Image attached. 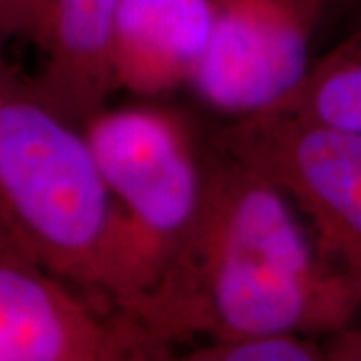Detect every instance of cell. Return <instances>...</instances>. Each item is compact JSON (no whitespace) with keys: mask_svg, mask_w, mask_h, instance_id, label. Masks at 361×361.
<instances>
[{"mask_svg":"<svg viewBox=\"0 0 361 361\" xmlns=\"http://www.w3.org/2000/svg\"><path fill=\"white\" fill-rule=\"evenodd\" d=\"M185 361H322L323 343L301 334H251L207 339L193 348Z\"/></svg>","mask_w":361,"mask_h":361,"instance_id":"10","label":"cell"},{"mask_svg":"<svg viewBox=\"0 0 361 361\" xmlns=\"http://www.w3.org/2000/svg\"><path fill=\"white\" fill-rule=\"evenodd\" d=\"M327 361H361V322H351L343 329L323 337Z\"/></svg>","mask_w":361,"mask_h":361,"instance_id":"12","label":"cell"},{"mask_svg":"<svg viewBox=\"0 0 361 361\" xmlns=\"http://www.w3.org/2000/svg\"><path fill=\"white\" fill-rule=\"evenodd\" d=\"M13 245H14L13 239H11V237L6 235V231H4V229L0 227V251H2V249H8V247H13ZM14 247H16V245H14Z\"/></svg>","mask_w":361,"mask_h":361,"instance_id":"13","label":"cell"},{"mask_svg":"<svg viewBox=\"0 0 361 361\" xmlns=\"http://www.w3.org/2000/svg\"><path fill=\"white\" fill-rule=\"evenodd\" d=\"M121 311L171 353L193 337H327L355 322L361 305L283 189L217 145L205 149L193 227L155 283Z\"/></svg>","mask_w":361,"mask_h":361,"instance_id":"1","label":"cell"},{"mask_svg":"<svg viewBox=\"0 0 361 361\" xmlns=\"http://www.w3.org/2000/svg\"><path fill=\"white\" fill-rule=\"evenodd\" d=\"M327 4L331 0H217L213 35L189 87L233 121L281 106L315 63L311 47Z\"/></svg>","mask_w":361,"mask_h":361,"instance_id":"5","label":"cell"},{"mask_svg":"<svg viewBox=\"0 0 361 361\" xmlns=\"http://www.w3.org/2000/svg\"><path fill=\"white\" fill-rule=\"evenodd\" d=\"M215 16L217 0H121L113 39L116 89L159 97L189 87Z\"/></svg>","mask_w":361,"mask_h":361,"instance_id":"7","label":"cell"},{"mask_svg":"<svg viewBox=\"0 0 361 361\" xmlns=\"http://www.w3.org/2000/svg\"><path fill=\"white\" fill-rule=\"evenodd\" d=\"M104 183L123 213V310L145 293L193 227L205 191V149L191 125L163 106H118L82 125Z\"/></svg>","mask_w":361,"mask_h":361,"instance_id":"3","label":"cell"},{"mask_svg":"<svg viewBox=\"0 0 361 361\" xmlns=\"http://www.w3.org/2000/svg\"><path fill=\"white\" fill-rule=\"evenodd\" d=\"M121 0H47L44 63L32 87L82 127L115 92L113 39Z\"/></svg>","mask_w":361,"mask_h":361,"instance_id":"8","label":"cell"},{"mask_svg":"<svg viewBox=\"0 0 361 361\" xmlns=\"http://www.w3.org/2000/svg\"><path fill=\"white\" fill-rule=\"evenodd\" d=\"M47 35V0H0V37L25 40L42 49Z\"/></svg>","mask_w":361,"mask_h":361,"instance_id":"11","label":"cell"},{"mask_svg":"<svg viewBox=\"0 0 361 361\" xmlns=\"http://www.w3.org/2000/svg\"><path fill=\"white\" fill-rule=\"evenodd\" d=\"M331 2H361V0H331Z\"/></svg>","mask_w":361,"mask_h":361,"instance_id":"14","label":"cell"},{"mask_svg":"<svg viewBox=\"0 0 361 361\" xmlns=\"http://www.w3.org/2000/svg\"><path fill=\"white\" fill-rule=\"evenodd\" d=\"M0 37V227L44 269L115 307L123 213L82 127L40 97Z\"/></svg>","mask_w":361,"mask_h":361,"instance_id":"2","label":"cell"},{"mask_svg":"<svg viewBox=\"0 0 361 361\" xmlns=\"http://www.w3.org/2000/svg\"><path fill=\"white\" fill-rule=\"evenodd\" d=\"M169 351L18 247L0 251V361H151Z\"/></svg>","mask_w":361,"mask_h":361,"instance_id":"6","label":"cell"},{"mask_svg":"<svg viewBox=\"0 0 361 361\" xmlns=\"http://www.w3.org/2000/svg\"><path fill=\"white\" fill-rule=\"evenodd\" d=\"M219 145L283 189L361 305V133L267 111L235 118Z\"/></svg>","mask_w":361,"mask_h":361,"instance_id":"4","label":"cell"},{"mask_svg":"<svg viewBox=\"0 0 361 361\" xmlns=\"http://www.w3.org/2000/svg\"><path fill=\"white\" fill-rule=\"evenodd\" d=\"M273 111H291L361 133V23L331 51L315 59L305 82Z\"/></svg>","mask_w":361,"mask_h":361,"instance_id":"9","label":"cell"}]
</instances>
